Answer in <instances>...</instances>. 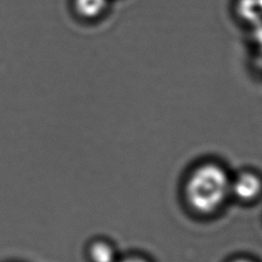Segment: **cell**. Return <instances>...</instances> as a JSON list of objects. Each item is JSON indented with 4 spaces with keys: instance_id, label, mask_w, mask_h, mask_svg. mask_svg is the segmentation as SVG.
<instances>
[{
    "instance_id": "obj_1",
    "label": "cell",
    "mask_w": 262,
    "mask_h": 262,
    "mask_svg": "<svg viewBox=\"0 0 262 262\" xmlns=\"http://www.w3.org/2000/svg\"><path fill=\"white\" fill-rule=\"evenodd\" d=\"M230 193V179L217 164H203L192 171L185 187L189 206L202 214L217 211Z\"/></svg>"
},
{
    "instance_id": "obj_2",
    "label": "cell",
    "mask_w": 262,
    "mask_h": 262,
    "mask_svg": "<svg viewBox=\"0 0 262 262\" xmlns=\"http://www.w3.org/2000/svg\"><path fill=\"white\" fill-rule=\"evenodd\" d=\"M262 190V181L252 172H243L233 181H230V192L242 201L256 199Z\"/></svg>"
},
{
    "instance_id": "obj_3",
    "label": "cell",
    "mask_w": 262,
    "mask_h": 262,
    "mask_svg": "<svg viewBox=\"0 0 262 262\" xmlns=\"http://www.w3.org/2000/svg\"><path fill=\"white\" fill-rule=\"evenodd\" d=\"M108 0H75V9L84 18H95L106 9Z\"/></svg>"
},
{
    "instance_id": "obj_4",
    "label": "cell",
    "mask_w": 262,
    "mask_h": 262,
    "mask_svg": "<svg viewBox=\"0 0 262 262\" xmlns=\"http://www.w3.org/2000/svg\"><path fill=\"white\" fill-rule=\"evenodd\" d=\"M89 257L92 262H116L114 248L104 241H96L90 245Z\"/></svg>"
},
{
    "instance_id": "obj_5",
    "label": "cell",
    "mask_w": 262,
    "mask_h": 262,
    "mask_svg": "<svg viewBox=\"0 0 262 262\" xmlns=\"http://www.w3.org/2000/svg\"><path fill=\"white\" fill-rule=\"evenodd\" d=\"M119 262H147V261L142 258H138V257H129V258L123 259L122 261H119Z\"/></svg>"
},
{
    "instance_id": "obj_6",
    "label": "cell",
    "mask_w": 262,
    "mask_h": 262,
    "mask_svg": "<svg viewBox=\"0 0 262 262\" xmlns=\"http://www.w3.org/2000/svg\"><path fill=\"white\" fill-rule=\"evenodd\" d=\"M232 262H253V261L248 260V259H236V260H234Z\"/></svg>"
}]
</instances>
